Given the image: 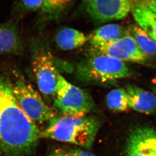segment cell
<instances>
[{"label":"cell","instance_id":"6da1fadb","mask_svg":"<svg viewBox=\"0 0 156 156\" xmlns=\"http://www.w3.org/2000/svg\"><path fill=\"white\" fill-rule=\"evenodd\" d=\"M41 131L17 102L11 83L0 76V152L5 156H29Z\"/></svg>","mask_w":156,"mask_h":156},{"label":"cell","instance_id":"7a4b0ae2","mask_svg":"<svg viewBox=\"0 0 156 156\" xmlns=\"http://www.w3.org/2000/svg\"><path fill=\"white\" fill-rule=\"evenodd\" d=\"M93 116H56L52 119L41 138H50L90 149L101 127Z\"/></svg>","mask_w":156,"mask_h":156},{"label":"cell","instance_id":"3957f363","mask_svg":"<svg viewBox=\"0 0 156 156\" xmlns=\"http://www.w3.org/2000/svg\"><path fill=\"white\" fill-rule=\"evenodd\" d=\"M82 62L78 72L82 79L91 82L109 83L130 78L133 74L124 62L103 54H91Z\"/></svg>","mask_w":156,"mask_h":156},{"label":"cell","instance_id":"277c9868","mask_svg":"<svg viewBox=\"0 0 156 156\" xmlns=\"http://www.w3.org/2000/svg\"><path fill=\"white\" fill-rule=\"evenodd\" d=\"M53 99L55 108L64 116L82 117L94 108L93 99L86 92L60 75Z\"/></svg>","mask_w":156,"mask_h":156},{"label":"cell","instance_id":"5b68a950","mask_svg":"<svg viewBox=\"0 0 156 156\" xmlns=\"http://www.w3.org/2000/svg\"><path fill=\"white\" fill-rule=\"evenodd\" d=\"M11 84L20 108L36 124L49 122L55 117L54 112L45 104L39 93L25 80L18 78Z\"/></svg>","mask_w":156,"mask_h":156},{"label":"cell","instance_id":"8992f818","mask_svg":"<svg viewBox=\"0 0 156 156\" xmlns=\"http://www.w3.org/2000/svg\"><path fill=\"white\" fill-rule=\"evenodd\" d=\"M91 54H103L122 62H132L151 66V58L138 47L130 34L102 46L91 48Z\"/></svg>","mask_w":156,"mask_h":156},{"label":"cell","instance_id":"52a82bcc","mask_svg":"<svg viewBox=\"0 0 156 156\" xmlns=\"http://www.w3.org/2000/svg\"><path fill=\"white\" fill-rule=\"evenodd\" d=\"M32 68L40 91L46 96H53L59 75L50 51L45 48L37 50L33 58Z\"/></svg>","mask_w":156,"mask_h":156},{"label":"cell","instance_id":"ba28073f","mask_svg":"<svg viewBox=\"0 0 156 156\" xmlns=\"http://www.w3.org/2000/svg\"><path fill=\"white\" fill-rule=\"evenodd\" d=\"M133 0H84V9L98 23L122 20L130 12Z\"/></svg>","mask_w":156,"mask_h":156},{"label":"cell","instance_id":"9c48e42d","mask_svg":"<svg viewBox=\"0 0 156 156\" xmlns=\"http://www.w3.org/2000/svg\"><path fill=\"white\" fill-rule=\"evenodd\" d=\"M127 156H156V129L138 127L128 140Z\"/></svg>","mask_w":156,"mask_h":156},{"label":"cell","instance_id":"30bf717a","mask_svg":"<svg viewBox=\"0 0 156 156\" xmlns=\"http://www.w3.org/2000/svg\"><path fill=\"white\" fill-rule=\"evenodd\" d=\"M129 100V108L145 114L156 113V95L140 87L128 85L125 89Z\"/></svg>","mask_w":156,"mask_h":156},{"label":"cell","instance_id":"8fae6325","mask_svg":"<svg viewBox=\"0 0 156 156\" xmlns=\"http://www.w3.org/2000/svg\"><path fill=\"white\" fill-rule=\"evenodd\" d=\"M23 48L17 20L0 24V54L18 53Z\"/></svg>","mask_w":156,"mask_h":156},{"label":"cell","instance_id":"7c38bea8","mask_svg":"<svg viewBox=\"0 0 156 156\" xmlns=\"http://www.w3.org/2000/svg\"><path fill=\"white\" fill-rule=\"evenodd\" d=\"M129 34L128 27L109 23L93 30L88 37L91 47H96L107 45Z\"/></svg>","mask_w":156,"mask_h":156},{"label":"cell","instance_id":"4fadbf2b","mask_svg":"<svg viewBox=\"0 0 156 156\" xmlns=\"http://www.w3.org/2000/svg\"><path fill=\"white\" fill-rule=\"evenodd\" d=\"M88 41V37L81 31L71 27H62L55 36L57 46L65 51L81 47Z\"/></svg>","mask_w":156,"mask_h":156},{"label":"cell","instance_id":"5bb4252c","mask_svg":"<svg viewBox=\"0 0 156 156\" xmlns=\"http://www.w3.org/2000/svg\"><path fill=\"white\" fill-rule=\"evenodd\" d=\"M130 12L136 24L143 29L156 43V14L134 0Z\"/></svg>","mask_w":156,"mask_h":156},{"label":"cell","instance_id":"9a60e30c","mask_svg":"<svg viewBox=\"0 0 156 156\" xmlns=\"http://www.w3.org/2000/svg\"><path fill=\"white\" fill-rule=\"evenodd\" d=\"M76 0H44L41 12L45 21L58 20L66 13Z\"/></svg>","mask_w":156,"mask_h":156},{"label":"cell","instance_id":"2e32d148","mask_svg":"<svg viewBox=\"0 0 156 156\" xmlns=\"http://www.w3.org/2000/svg\"><path fill=\"white\" fill-rule=\"evenodd\" d=\"M128 29L129 34L142 52L151 58L156 57V43L151 37L137 24H131Z\"/></svg>","mask_w":156,"mask_h":156},{"label":"cell","instance_id":"e0dca14e","mask_svg":"<svg viewBox=\"0 0 156 156\" xmlns=\"http://www.w3.org/2000/svg\"><path fill=\"white\" fill-rule=\"evenodd\" d=\"M107 107L114 112H124L128 110L129 100L126 90L123 88L114 89L108 94L106 98Z\"/></svg>","mask_w":156,"mask_h":156},{"label":"cell","instance_id":"ac0fdd59","mask_svg":"<svg viewBox=\"0 0 156 156\" xmlns=\"http://www.w3.org/2000/svg\"><path fill=\"white\" fill-rule=\"evenodd\" d=\"M44 0H17L14 6L16 20L22 15L36 12L42 8Z\"/></svg>","mask_w":156,"mask_h":156},{"label":"cell","instance_id":"d6986e66","mask_svg":"<svg viewBox=\"0 0 156 156\" xmlns=\"http://www.w3.org/2000/svg\"><path fill=\"white\" fill-rule=\"evenodd\" d=\"M67 156H96L90 152L79 149H70L66 151Z\"/></svg>","mask_w":156,"mask_h":156},{"label":"cell","instance_id":"ffe728a7","mask_svg":"<svg viewBox=\"0 0 156 156\" xmlns=\"http://www.w3.org/2000/svg\"><path fill=\"white\" fill-rule=\"evenodd\" d=\"M143 5L156 14V0H134Z\"/></svg>","mask_w":156,"mask_h":156},{"label":"cell","instance_id":"44dd1931","mask_svg":"<svg viewBox=\"0 0 156 156\" xmlns=\"http://www.w3.org/2000/svg\"><path fill=\"white\" fill-rule=\"evenodd\" d=\"M49 156H67L66 151L62 149H57L52 152Z\"/></svg>","mask_w":156,"mask_h":156},{"label":"cell","instance_id":"7402d4cb","mask_svg":"<svg viewBox=\"0 0 156 156\" xmlns=\"http://www.w3.org/2000/svg\"><path fill=\"white\" fill-rule=\"evenodd\" d=\"M152 89L153 90L154 93L156 95V83H155L152 87Z\"/></svg>","mask_w":156,"mask_h":156}]
</instances>
